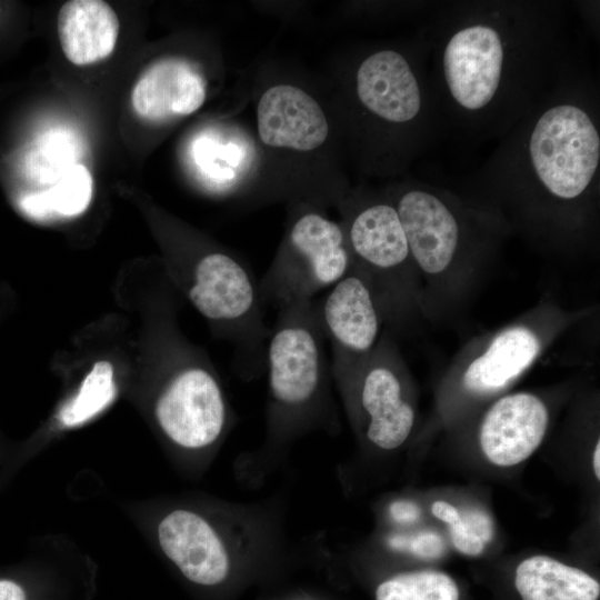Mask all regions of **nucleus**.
I'll list each match as a JSON object with an SVG mask.
<instances>
[{
	"instance_id": "22",
	"label": "nucleus",
	"mask_w": 600,
	"mask_h": 600,
	"mask_svg": "<svg viewBox=\"0 0 600 600\" xmlns=\"http://www.w3.org/2000/svg\"><path fill=\"white\" fill-rule=\"evenodd\" d=\"M411 551L420 557H437L442 551L441 539L432 533L417 537L411 542Z\"/></svg>"
},
{
	"instance_id": "3",
	"label": "nucleus",
	"mask_w": 600,
	"mask_h": 600,
	"mask_svg": "<svg viewBox=\"0 0 600 600\" xmlns=\"http://www.w3.org/2000/svg\"><path fill=\"white\" fill-rule=\"evenodd\" d=\"M352 267L347 234L321 206L293 202L288 224L259 291L264 306L277 309L293 301L313 300L336 284Z\"/></svg>"
},
{
	"instance_id": "4",
	"label": "nucleus",
	"mask_w": 600,
	"mask_h": 600,
	"mask_svg": "<svg viewBox=\"0 0 600 600\" xmlns=\"http://www.w3.org/2000/svg\"><path fill=\"white\" fill-rule=\"evenodd\" d=\"M316 300L278 308L267 344L266 369L279 412L301 413L319 400L329 373Z\"/></svg>"
},
{
	"instance_id": "24",
	"label": "nucleus",
	"mask_w": 600,
	"mask_h": 600,
	"mask_svg": "<svg viewBox=\"0 0 600 600\" xmlns=\"http://www.w3.org/2000/svg\"><path fill=\"white\" fill-rule=\"evenodd\" d=\"M0 600H27L26 592L12 580L0 579Z\"/></svg>"
},
{
	"instance_id": "13",
	"label": "nucleus",
	"mask_w": 600,
	"mask_h": 600,
	"mask_svg": "<svg viewBox=\"0 0 600 600\" xmlns=\"http://www.w3.org/2000/svg\"><path fill=\"white\" fill-rule=\"evenodd\" d=\"M162 551L190 581L213 586L229 571L227 551L212 527L188 510H176L158 527Z\"/></svg>"
},
{
	"instance_id": "10",
	"label": "nucleus",
	"mask_w": 600,
	"mask_h": 600,
	"mask_svg": "<svg viewBox=\"0 0 600 600\" xmlns=\"http://www.w3.org/2000/svg\"><path fill=\"white\" fill-rule=\"evenodd\" d=\"M548 422V409L537 396L519 392L502 397L482 420L479 434L482 452L496 466L519 464L540 446Z\"/></svg>"
},
{
	"instance_id": "14",
	"label": "nucleus",
	"mask_w": 600,
	"mask_h": 600,
	"mask_svg": "<svg viewBox=\"0 0 600 600\" xmlns=\"http://www.w3.org/2000/svg\"><path fill=\"white\" fill-rule=\"evenodd\" d=\"M192 160L203 186L220 196L246 193L258 161L254 140L239 128H219L192 143Z\"/></svg>"
},
{
	"instance_id": "8",
	"label": "nucleus",
	"mask_w": 600,
	"mask_h": 600,
	"mask_svg": "<svg viewBox=\"0 0 600 600\" xmlns=\"http://www.w3.org/2000/svg\"><path fill=\"white\" fill-rule=\"evenodd\" d=\"M256 116L261 146L276 153L316 156L330 139V122L321 104L294 84L268 87L258 100Z\"/></svg>"
},
{
	"instance_id": "9",
	"label": "nucleus",
	"mask_w": 600,
	"mask_h": 600,
	"mask_svg": "<svg viewBox=\"0 0 600 600\" xmlns=\"http://www.w3.org/2000/svg\"><path fill=\"white\" fill-rule=\"evenodd\" d=\"M389 199L401 221L411 260L428 274L446 271L462 241L461 223L448 201L418 184L399 186Z\"/></svg>"
},
{
	"instance_id": "6",
	"label": "nucleus",
	"mask_w": 600,
	"mask_h": 600,
	"mask_svg": "<svg viewBox=\"0 0 600 600\" xmlns=\"http://www.w3.org/2000/svg\"><path fill=\"white\" fill-rule=\"evenodd\" d=\"M332 371L339 381H356L371 356L380 329L379 304L366 276L353 264L321 301H316Z\"/></svg>"
},
{
	"instance_id": "20",
	"label": "nucleus",
	"mask_w": 600,
	"mask_h": 600,
	"mask_svg": "<svg viewBox=\"0 0 600 600\" xmlns=\"http://www.w3.org/2000/svg\"><path fill=\"white\" fill-rule=\"evenodd\" d=\"M114 392L112 364L98 361L82 381L76 397L61 409V423L74 427L88 421L112 401Z\"/></svg>"
},
{
	"instance_id": "23",
	"label": "nucleus",
	"mask_w": 600,
	"mask_h": 600,
	"mask_svg": "<svg viewBox=\"0 0 600 600\" xmlns=\"http://www.w3.org/2000/svg\"><path fill=\"white\" fill-rule=\"evenodd\" d=\"M391 517L398 522H413L419 517V508L411 501L399 500L390 506Z\"/></svg>"
},
{
	"instance_id": "21",
	"label": "nucleus",
	"mask_w": 600,
	"mask_h": 600,
	"mask_svg": "<svg viewBox=\"0 0 600 600\" xmlns=\"http://www.w3.org/2000/svg\"><path fill=\"white\" fill-rule=\"evenodd\" d=\"M434 517L449 527L452 542L458 551L467 556H478L483 551L484 542L472 531L460 512L447 501H436L431 507Z\"/></svg>"
},
{
	"instance_id": "25",
	"label": "nucleus",
	"mask_w": 600,
	"mask_h": 600,
	"mask_svg": "<svg viewBox=\"0 0 600 600\" xmlns=\"http://www.w3.org/2000/svg\"><path fill=\"white\" fill-rule=\"evenodd\" d=\"M592 463H593L594 474L597 479H599L600 478V442L599 440L597 441V444L593 451Z\"/></svg>"
},
{
	"instance_id": "7",
	"label": "nucleus",
	"mask_w": 600,
	"mask_h": 600,
	"mask_svg": "<svg viewBox=\"0 0 600 600\" xmlns=\"http://www.w3.org/2000/svg\"><path fill=\"white\" fill-rule=\"evenodd\" d=\"M156 418L163 433L180 447L200 449L216 442L228 409L211 369L199 362L169 379L157 400Z\"/></svg>"
},
{
	"instance_id": "15",
	"label": "nucleus",
	"mask_w": 600,
	"mask_h": 600,
	"mask_svg": "<svg viewBox=\"0 0 600 600\" xmlns=\"http://www.w3.org/2000/svg\"><path fill=\"white\" fill-rule=\"evenodd\" d=\"M58 36L71 63H96L112 53L119 36V20L104 1L71 0L59 11Z\"/></svg>"
},
{
	"instance_id": "18",
	"label": "nucleus",
	"mask_w": 600,
	"mask_h": 600,
	"mask_svg": "<svg viewBox=\"0 0 600 600\" xmlns=\"http://www.w3.org/2000/svg\"><path fill=\"white\" fill-rule=\"evenodd\" d=\"M93 181L87 167H72L50 189L24 194L19 208L27 217L46 219L53 214L73 217L82 213L91 202Z\"/></svg>"
},
{
	"instance_id": "5",
	"label": "nucleus",
	"mask_w": 600,
	"mask_h": 600,
	"mask_svg": "<svg viewBox=\"0 0 600 600\" xmlns=\"http://www.w3.org/2000/svg\"><path fill=\"white\" fill-rule=\"evenodd\" d=\"M352 264L368 279L376 300L392 297L402 271L411 260L398 212L388 199H354L347 194L338 203Z\"/></svg>"
},
{
	"instance_id": "2",
	"label": "nucleus",
	"mask_w": 600,
	"mask_h": 600,
	"mask_svg": "<svg viewBox=\"0 0 600 600\" xmlns=\"http://www.w3.org/2000/svg\"><path fill=\"white\" fill-rule=\"evenodd\" d=\"M350 101L357 136L379 168L400 170L444 126L422 57L381 48L357 63Z\"/></svg>"
},
{
	"instance_id": "11",
	"label": "nucleus",
	"mask_w": 600,
	"mask_h": 600,
	"mask_svg": "<svg viewBox=\"0 0 600 600\" xmlns=\"http://www.w3.org/2000/svg\"><path fill=\"white\" fill-rule=\"evenodd\" d=\"M387 346L373 349L357 379L360 403L369 418L367 438L384 450L401 446L409 437L414 411L403 399L402 384Z\"/></svg>"
},
{
	"instance_id": "1",
	"label": "nucleus",
	"mask_w": 600,
	"mask_h": 600,
	"mask_svg": "<svg viewBox=\"0 0 600 600\" xmlns=\"http://www.w3.org/2000/svg\"><path fill=\"white\" fill-rule=\"evenodd\" d=\"M554 6H457L430 44L429 78L443 122L478 136L509 133L550 90L560 70Z\"/></svg>"
},
{
	"instance_id": "19",
	"label": "nucleus",
	"mask_w": 600,
	"mask_h": 600,
	"mask_svg": "<svg viewBox=\"0 0 600 600\" xmlns=\"http://www.w3.org/2000/svg\"><path fill=\"white\" fill-rule=\"evenodd\" d=\"M376 600H459V589L447 573L419 570L399 573L376 590Z\"/></svg>"
},
{
	"instance_id": "16",
	"label": "nucleus",
	"mask_w": 600,
	"mask_h": 600,
	"mask_svg": "<svg viewBox=\"0 0 600 600\" xmlns=\"http://www.w3.org/2000/svg\"><path fill=\"white\" fill-rule=\"evenodd\" d=\"M539 351L540 341L529 328L517 326L504 329L467 367L463 384L477 393L501 390L534 361Z\"/></svg>"
},
{
	"instance_id": "17",
	"label": "nucleus",
	"mask_w": 600,
	"mask_h": 600,
	"mask_svg": "<svg viewBox=\"0 0 600 600\" xmlns=\"http://www.w3.org/2000/svg\"><path fill=\"white\" fill-rule=\"evenodd\" d=\"M514 586L522 600H598L600 596L594 578L547 556L522 560Z\"/></svg>"
},
{
	"instance_id": "12",
	"label": "nucleus",
	"mask_w": 600,
	"mask_h": 600,
	"mask_svg": "<svg viewBox=\"0 0 600 600\" xmlns=\"http://www.w3.org/2000/svg\"><path fill=\"white\" fill-rule=\"evenodd\" d=\"M207 79L194 62L169 57L152 63L136 82L131 103L151 122H167L196 112L207 97Z\"/></svg>"
}]
</instances>
